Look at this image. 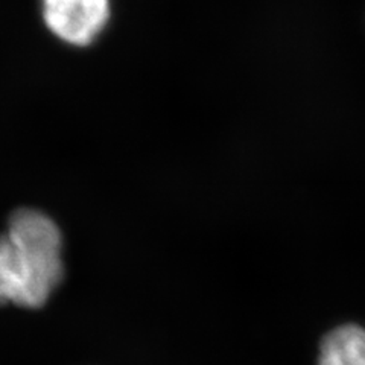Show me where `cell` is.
Segmentation results:
<instances>
[{"label": "cell", "mask_w": 365, "mask_h": 365, "mask_svg": "<svg viewBox=\"0 0 365 365\" xmlns=\"http://www.w3.org/2000/svg\"><path fill=\"white\" fill-rule=\"evenodd\" d=\"M63 276L58 225L36 209L14 212L0 235V304L37 309L48 303Z\"/></svg>", "instance_id": "6da1fadb"}, {"label": "cell", "mask_w": 365, "mask_h": 365, "mask_svg": "<svg viewBox=\"0 0 365 365\" xmlns=\"http://www.w3.org/2000/svg\"><path fill=\"white\" fill-rule=\"evenodd\" d=\"M43 19L63 41L88 46L107 26L110 0H43Z\"/></svg>", "instance_id": "7a4b0ae2"}, {"label": "cell", "mask_w": 365, "mask_h": 365, "mask_svg": "<svg viewBox=\"0 0 365 365\" xmlns=\"http://www.w3.org/2000/svg\"><path fill=\"white\" fill-rule=\"evenodd\" d=\"M317 365H365V329L344 324L329 332L319 346Z\"/></svg>", "instance_id": "3957f363"}]
</instances>
